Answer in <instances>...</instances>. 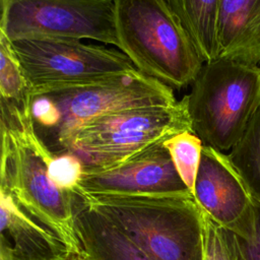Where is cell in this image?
Segmentation results:
<instances>
[{
	"mask_svg": "<svg viewBox=\"0 0 260 260\" xmlns=\"http://www.w3.org/2000/svg\"><path fill=\"white\" fill-rule=\"evenodd\" d=\"M255 230L254 234L249 239L238 237L237 248H238V260H260V205H255Z\"/></svg>",
	"mask_w": 260,
	"mask_h": 260,
	"instance_id": "ffe728a7",
	"label": "cell"
},
{
	"mask_svg": "<svg viewBox=\"0 0 260 260\" xmlns=\"http://www.w3.org/2000/svg\"><path fill=\"white\" fill-rule=\"evenodd\" d=\"M70 260H83L81 256H78V255H74Z\"/></svg>",
	"mask_w": 260,
	"mask_h": 260,
	"instance_id": "44dd1931",
	"label": "cell"
},
{
	"mask_svg": "<svg viewBox=\"0 0 260 260\" xmlns=\"http://www.w3.org/2000/svg\"><path fill=\"white\" fill-rule=\"evenodd\" d=\"M0 103L31 108L32 95L12 43L0 31Z\"/></svg>",
	"mask_w": 260,
	"mask_h": 260,
	"instance_id": "2e32d148",
	"label": "cell"
},
{
	"mask_svg": "<svg viewBox=\"0 0 260 260\" xmlns=\"http://www.w3.org/2000/svg\"><path fill=\"white\" fill-rule=\"evenodd\" d=\"M185 95L193 132L204 145L231 150L260 106V66L219 56L203 63Z\"/></svg>",
	"mask_w": 260,
	"mask_h": 260,
	"instance_id": "5b68a950",
	"label": "cell"
},
{
	"mask_svg": "<svg viewBox=\"0 0 260 260\" xmlns=\"http://www.w3.org/2000/svg\"><path fill=\"white\" fill-rule=\"evenodd\" d=\"M187 130L193 131L184 95L170 105L134 107L102 116L80 128L65 152L77 155L84 170L107 169Z\"/></svg>",
	"mask_w": 260,
	"mask_h": 260,
	"instance_id": "8992f818",
	"label": "cell"
},
{
	"mask_svg": "<svg viewBox=\"0 0 260 260\" xmlns=\"http://www.w3.org/2000/svg\"><path fill=\"white\" fill-rule=\"evenodd\" d=\"M48 174L59 189L74 195L79 190L84 175V165L72 152L53 153L48 164Z\"/></svg>",
	"mask_w": 260,
	"mask_h": 260,
	"instance_id": "d6986e66",
	"label": "cell"
},
{
	"mask_svg": "<svg viewBox=\"0 0 260 260\" xmlns=\"http://www.w3.org/2000/svg\"><path fill=\"white\" fill-rule=\"evenodd\" d=\"M203 222V260H238L236 235L214 222L201 210Z\"/></svg>",
	"mask_w": 260,
	"mask_h": 260,
	"instance_id": "ac0fdd59",
	"label": "cell"
},
{
	"mask_svg": "<svg viewBox=\"0 0 260 260\" xmlns=\"http://www.w3.org/2000/svg\"><path fill=\"white\" fill-rule=\"evenodd\" d=\"M228 155L251 196L260 205V106Z\"/></svg>",
	"mask_w": 260,
	"mask_h": 260,
	"instance_id": "9a60e30c",
	"label": "cell"
},
{
	"mask_svg": "<svg viewBox=\"0 0 260 260\" xmlns=\"http://www.w3.org/2000/svg\"><path fill=\"white\" fill-rule=\"evenodd\" d=\"M9 41L92 40L118 48L113 0H0Z\"/></svg>",
	"mask_w": 260,
	"mask_h": 260,
	"instance_id": "ba28073f",
	"label": "cell"
},
{
	"mask_svg": "<svg viewBox=\"0 0 260 260\" xmlns=\"http://www.w3.org/2000/svg\"><path fill=\"white\" fill-rule=\"evenodd\" d=\"M173 91L137 70L111 81L36 95L34 127L53 153L65 152L73 135L87 123L129 108L174 104Z\"/></svg>",
	"mask_w": 260,
	"mask_h": 260,
	"instance_id": "3957f363",
	"label": "cell"
},
{
	"mask_svg": "<svg viewBox=\"0 0 260 260\" xmlns=\"http://www.w3.org/2000/svg\"><path fill=\"white\" fill-rule=\"evenodd\" d=\"M79 198L152 260H203L202 214L193 196Z\"/></svg>",
	"mask_w": 260,
	"mask_h": 260,
	"instance_id": "277c9868",
	"label": "cell"
},
{
	"mask_svg": "<svg viewBox=\"0 0 260 260\" xmlns=\"http://www.w3.org/2000/svg\"><path fill=\"white\" fill-rule=\"evenodd\" d=\"M113 2L118 49L173 90L191 85L204 62L166 0Z\"/></svg>",
	"mask_w": 260,
	"mask_h": 260,
	"instance_id": "7a4b0ae2",
	"label": "cell"
},
{
	"mask_svg": "<svg viewBox=\"0 0 260 260\" xmlns=\"http://www.w3.org/2000/svg\"><path fill=\"white\" fill-rule=\"evenodd\" d=\"M193 197L217 224L244 239L253 236L256 202L223 151L203 145Z\"/></svg>",
	"mask_w": 260,
	"mask_h": 260,
	"instance_id": "30bf717a",
	"label": "cell"
},
{
	"mask_svg": "<svg viewBox=\"0 0 260 260\" xmlns=\"http://www.w3.org/2000/svg\"><path fill=\"white\" fill-rule=\"evenodd\" d=\"M80 197L192 196L164 145L107 169L84 170Z\"/></svg>",
	"mask_w": 260,
	"mask_h": 260,
	"instance_id": "9c48e42d",
	"label": "cell"
},
{
	"mask_svg": "<svg viewBox=\"0 0 260 260\" xmlns=\"http://www.w3.org/2000/svg\"><path fill=\"white\" fill-rule=\"evenodd\" d=\"M192 40L203 62L220 55L219 0H166Z\"/></svg>",
	"mask_w": 260,
	"mask_h": 260,
	"instance_id": "5bb4252c",
	"label": "cell"
},
{
	"mask_svg": "<svg viewBox=\"0 0 260 260\" xmlns=\"http://www.w3.org/2000/svg\"><path fill=\"white\" fill-rule=\"evenodd\" d=\"M220 55L246 63L260 62V0H219Z\"/></svg>",
	"mask_w": 260,
	"mask_h": 260,
	"instance_id": "4fadbf2b",
	"label": "cell"
},
{
	"mask_svg": "<svg viewBox=\"0 0 260 260\" xmlns=\"http://www.w3.org/2000/svg\"><path fill=\"white\" fill-rule=\"evenodd\" d=\"M11 43L32 98L111 81L138 70L119 49L82 40L40 39Z\"/></svg>",
	"mask_w": 260,
	"mask_h": 260,
	"instance_id": "52a82bcc",
	"label": "cell"
},
{
	"mask_svg": "<svg viewBox=\"0 0 260 260\" xmlns=\"http://www.w3.org/2000/svg\"><path fill=\"white\" fill-rule=\"evenodd\" d=\"M0 190L30 216L53 231L74 255L81 256L75 219V194L59 189L50 179L53 152L37 134L31 108L0 103Z\"/></svg>",
	"mask_w": 260,
	"mask_h": 260,
	"instance_id": "6da1fadb",
	"label": "cell"
},
{
	"mask_svg": "<svg viewBox=\"0 0 260 260\" xmlns=\"http://www.w3.org/2000/svg\"><path fill=\"white\" fill-rule=\"evenodd\" d=\"M73 256L61 238L0 190V260H70Z\"/></svg>",
	"mask_w": 260,
	"mask_h": 260,
	"instance_id": "8fae6325",
	"label": "cell"
},
{
	"mask_svg": "<svg viewBox=\"0 0 260 260\" xmlns=\"http://www.w3.org/2000/svg\"><path fill=\"white\" fill-rule=\"evenodd\" d=\"M75 219L83 260H152L114 222L75 194Z\"/></svg>",
	"mask_w": 260,
	"mask_h": 260,
	"instance_id": "7c38bea8",
	"label": "cell"
},
{
	"mask_svg": "<svg viewBox=\"0 0 260 260\" xmlns=\"http://www.w3.org/2000/svg\"><path fill=\"white\" fill-rule=\"evenodd\" d=\"M203 145L199 136L191 130L179 133L164 143V146L171 155L178 175L192 196Z\"/></svg>",
	"mask_w": 260,
	"mask_h": 260,
	"instance_id": "e0dca14e",
	"label": "cell"
}]
</instances>
